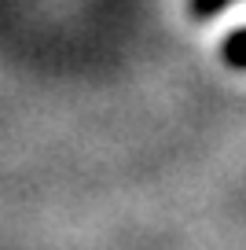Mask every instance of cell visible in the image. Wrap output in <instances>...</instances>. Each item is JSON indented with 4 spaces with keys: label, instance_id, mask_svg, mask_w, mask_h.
Segmentation results:
<instances>
[{
    "label": "cell",
    "instance_id": "6da1fadb",
    "mask_svg": "<svg viewBox=\"0 0 246 250\" xmlns=\"http://www.w3.org/2000/svg\"><path fill=\"white\" fill-rule=\"evenodd\" d=\"M224 4H231V0H191V11L195 15H213V11L224 8Z\"/></svg>",
    "mask_w": 246,
    "mask_h": 250
}]
</instances>
